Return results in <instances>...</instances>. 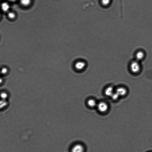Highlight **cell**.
Wrapping results in <instances>:
<instances>
[{
    "instance_id": "obj_10",
    "label": "cell",
    "mask_w": 152,
    "mask_h": 152,
    "mask_svg": "<svg viewBox=\"0 0 152 152\" xmlns=\"http://www.w3.org/2000/svg\"><path fill=\"white\" fill-rule=\"evenodd\" d=\"M8 102L6 100H0V109H2L6 107Z\"/></svg>"
},
{
    "instance_id": "obj_1",
    "label": "cell",
    "mask_w": 152,
    "mask_h": 152,
    "mask_svg": "<svg viewBox=\"0 0 152 152\" xmlns=\"http://www.w3.org/2000/svg\"><path fill=\"white\" fill-rule=\"evenodd\" d=\"M130 71L133 74H136L141 70V67L139 62L136 60L131 62L130 65Z\"/></svg>"
},
{
    "instance_id": "obj_9",
    "label": "cell",
    "mask_w": 152,
    "mask_h": 152,
    "mask_svg": "<svg viewBox=\"0 0 152 152\" xmlns=\"http://www.w3.org/2000/svg\"><path fill=\"white\" fill-rule=\"evenodd\" d=\"M1 8L3 11L7 12L9 10L10 6L8 3L4 2L1 4Z\"/></svg>"
},
{
    "instance_id": "obj_14",
    "label": "cell",
    "mask_w": 152,
    "mask_h": 152,
    "mask_svg": "<svg viewBox=\"0 0 152 152\" xmlns=\"http://www.w3.org/2000/svg\"><path fill=\"white\" fill-rule=\"evenodd\" d=\"M120 96L118 94L117 92H115L114 93L111 95V97L113 101H116L119 99Z\"/></svg>"
},
{
    "instance_id": "obj_5",
    "label": "cell",
    "mask_w": 152,
    "mask_h": 152,
    "mask_svg": "<svg viewBox=\"0 0 152 152\" xmlns=\"http://www.w3.org/2000/svg\"><path fill=\"white\" fill-rule=\"evenodd\" d=\"M115 91L120 97L125 96L127 93V89L123 87H120L117 88Z\"/></svg>"
},
{
    "instance_id": "obj_12",
    "label": "cell",
    "mask_w": 152,
    "mask_h": 152,
    "mask_svg": "<svg viewBox=\"0 0 152 152\" xmlns=\"http://www.w3.org/2000/svg\"><path fill=\"white\" fill-rule=\"evenodd\" d=\"M112 0H101V4L103 6L107 7L111 3Z\"/></svg>"
},
{
    "instance_id": "obj_2",
    "label": "cell",
    "mask_w": 152,
    "mask_h": 152,
    "mask_svg": "<svg viewBox=\"0 0 152 152\" xmlns=\"http://www.w3.org/2000/svg\"><path fill=\"white\" fill-rule=\"evenodd\" d=\"M98 109L100 112L101 113H105L108 111L109 106L107 103L102 101L98 103L97 106Z\"/></svg>"
},
{
    "instance_id": "obj_11",
    "label": "cell",
    "mask_w": 152,
    "mask_h": 152,
    "mask_svg": "<svg viewBox=\"0 0 152 152\" xmlns=\"http://www.w3.org/2000/svg\"><path fill=\"white\" fill-rule=\"evenodd\" d=\"M20 1L21 4L25 7L29 6L31 2V0H20Z\"/></svg>"
},
{
    "instance_id": "obj_6",
    "label": "cell",
    "mask_w": 152,
    "mask_h": 152,
    "mask_svg": "<svg viewBox=\"0 0 152 152\" xmlns=\"http://www.w3.org/2000/svg\"><path fill=\"white\" fill-rule=\"evenodd\" d=\"M145 54L144 51L140 50L137 52L135 54L136 60L139 61L143 60L145 57Z\"/></svg>"
},
{
    "instance_id": "obj_3",
    "label": "cell",
    "mask_w": 152,
    "mask_h": 152,
    "mask_svg": "<svg viewBox=\"0 0 152 152\" xmlns=\"http://www.w3.org/2000/svg\"><path fill=\"white\" fill-rule=\"evenodd\" d=\"M84 147L80 144H76L73 146L71 150V152H84Z\"/></svg>"
},
{
    "instance_id": "obj_19",
    "label": "cell",
    "mask_w": 152,
    "mask_h": 152,
    "mask_svg": "<svg viewBox=\"0 0 152 152\" xmlns=\"http://www.w3.org/2000/svg\"><path fill=\"white\" fill-rule=\"evenodd\" d=\"M0 16H1L0 14Z\"/></svg>"
},
{
    "instance_id": "obj_8",
    "label": "cell",
    "mask_w": 152,
    "mask_h": 152,
    "mask_svg": "<svg viewBox=\"0 0 152 152\" xmlns=\"http://www.w3.org/2000/svg\"><path fill=\"white\" fill-rule=\"evenodd\" d=\"M98 103L95 100L91 99L87 101V105L90 108H93L97 107Z\"/></svg>"
},
{
    "instance_id": "obj_17",
    "label": "cell",
    "mask_w": 152,
    "mask_h": 152,
    "mask_svg": "<svg viewBox=\"0 0 152 152\" xmlns=\"http://www.w3.org/2000/svg\"><path fill=\"white\" fill-rule=\"evenodd\" d=\"M3 80L1 77H0V84H1L3 82Z\"/></svg>"
},
{
    "instance_id": "obj_20",
    "label": "cell",
    "mask_w": 152,
    "mask_h": 152,
    "mask_svg": "<svg viewBox=\"0 0 152 152\" xmlns=\"http://www.w3.org/2000/svg\"><path fill=\"white\" fill-rule=\"evenodd\" d=\"M1 73H0V74Z\"/></svg>"
},
{
    "instance_id": "obj_16",
    "label": "cell",
    "mask_w": 152,
    "mask_h": 152,
    "mask_svg": "<svg viewBox=\"0 0 152 152\" xmlns=\"http://www.w3.org/2000/svg\"><path fill=\"white\" fill-rule=\"evenodd\" d=\"M8 72V69L4 67L1 68L0 72L3 75H5Z\"/></svg>"
},
{
    "instance_id": "obj_15",
    "label": "cell",
    "mask_w": 152,
    "mask_h": 152,
    "mask_svg": "<svg viewBox=\"0 0 152 152\" xmlns=\"http://www.w3.org/2000/svg\"><path fill=\"white\" fill-rule=\"evenodd\" d=\"M8 17L10 19H13L15 18L16 15L13 12H10L8 13Z\"/></svg>"
},
{
    "instance_id": "obj_7",
    "label": "cell",
    "mask_w": 152,
    "mask_h": 152,
    "mask_svg": "<svg viewBox=\"0 0 152 152\" xmlns=\"http://www.w3.org/2000/svg\"><path fill=\"white\" fill-rule=\"evenodd\" d=\"M115 91L114 88L112 86H108L106 88L105 90V94L106 96L111 97Z\"/></svg>"
},
{
    "instance_id": "obj_4",
    "label": "cell",
    "mask_w": 152,
    "mask_h": 152,
    "mask_svg": "<svg viewBox=\"0 0 152 152\" xmlns=\"http://www.w3.org/2000/svg\"><path fill=\"white\" fill-rule=\"evenodd\" d=\"M74 66L77 70L82 71L86 67V63L83 61H78L76 62Z\"/></svg>"
},
{
    "instance_id": "obj_18",
    "label": "cell",
    "mask_w": 152,
    "mask_h": 152,
    "mask_svg": "<svg viewBox=\"0 0 152 152\" xmlns=\"http://www.w3.org/2000/svg\"><path fill=\"white\" fill-rule=\"evenodd\" d=\"M8 0L10 1H12V2H14V1H16L17 0Z\"/></svg>"
},
{
    "instance_id": "obj_13",
    "label": "cell",
    "mask_w": 152,
    "mask_h": 152,
    "mask_svg": "<svg viewBox=\"0 0 152 152\" xmlns=\"http://www.w3.org/2000/svg\"><path fill=\"white\" fill-rule=\"evenodd\" d=\"M8 97V95L6 92H2L0 94V97L1 99L6 100Z\"/></svg>"
}]
</instances>
